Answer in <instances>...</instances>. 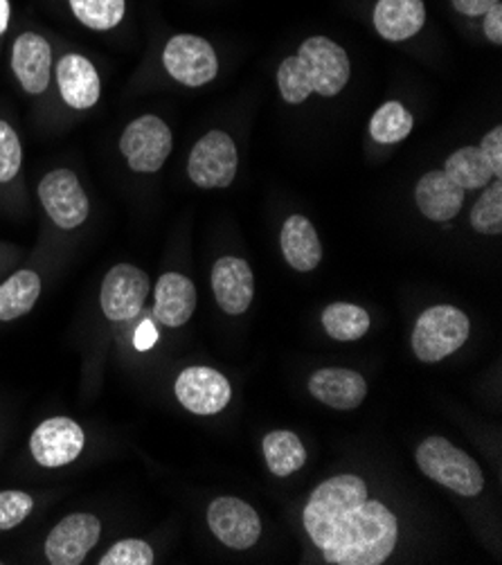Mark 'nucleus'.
I'll list each match as a JSON object with an SVG mask.
<instances>
[{
    "mask_svg": "<svg viewBox=\"0 0 502 565\" xmlns=\"http://www.w3.org/2000/svg\"><path fill=\"white\" fill-rule=\"evenodd\" d=\"M399 536L395 514L378 500H365L337 527L322 547L331 565H381L393 554Z\"/></svg>",
    "mask_w": 502,
    "mask_h": 565,
    "instance_id": "1",
    "label": "nucleus"
},
{
    "mask_svg": "<svg viewBox=\"0 0 502 565\" xmlns=\"http://www.w3.org/2000/svg\"><path fill=\"white\" fill-rule=\"evenodd\" d=\"M350 56L348 52L327 36L307 39L296 56H287L277 84L285 102L302 104L311 93L322 97L339 95L350 82Z\"/></svg>",
    "mask_w": 502,
    "mask_h": 565,
    "instance_id": "2",
    "label": "nucleus"
},
{
    "mask_svg": "<svg viewBox=\"0 0 502 565\" xmlns=\"http://www.w3.org/2000/svg\"><path fill=\"white\" fill-rule=\"evenodd\" d=\"M367 500V484L359 476H337L322 482L305 507V530L322 550L337 527Z\"/></svg>",
    "mask_w": 502,
    "mask_h": 565,
    "instance_id": "3",
    "label": "nucleus"
},
{
    "mask_svg": "<svg viewBox=\"0 0 502 565\" xmlns=\"http://www.w3.org/2000/svg\"><path fill=\"white\" fill-rule=\"evenodd\" d=\"M417 465L419 469L435 482L444 484L446 489L456 491L464 498H476L484 489V476L478 462L456 448L449 439L444 437H426L417 448Z\"/></svg>",
    "mask_w": 502,
    "mask_h": 565,
    "instance_id": "4",
    "label": "nucleus"
},
{
    "mask_svg": "<svg viewBox=\"0 0 502 565\" xmlns=\"http://www.w3.org/2000/svg\"><path fill=\"white\" fill-rule=\"evenodd\" d=\"M471 333L467 313L456 307L439 305L426 309L413 329V352L424 363H439L458 352Z\"/></svg>",
    "mask_w": 502,
    "mask_h": 565,
    "instance_id": "5",
    "label": "nucleus"
},
{
    "mask_svg": "<svg viewBox=\"0 0 502 565\" xmlns=\"http://www.w3.org/2000/svg\"><path fill=\"white\" fill-rule=\"evenodd\" d=\"M237 145L223 131L205 134L192 149L188 160V174L194 185L203 190L228 188L237 177Z\"/></svg>",
    "mask_w": 502,
    "mask_h": 565,
    "instance_id": "6",
    "label": "nucleus"
},
{
    "mask_svg": "<svg viewBox=\"0 0 502 565\" xmlns=\"http://www.w3.org/2000/svg\"><path fill=\"white\" fill-rule=\"evenodd\" d=\"M172 147V129L156 116L133 120L120 138V151L127 164L138 174L158 172L164 160L170 158Z\"/></svg>",
    "mask_w": 502,
    "mask_h": 565,
    "instance_id": "7",
    "label": "nucleus"
},
{
    "mask_svg": "<svg viewBox=\"0 0 502 565\" xmlns=\"http://www.w3.org/2000/svg\"><path fill=\"white\" fill-rule=\"evenodd\" d=\"M39 201L62 231H75L88 218L90 205L79 179L71 169H54L39 183Z\"/></svg>",
    "mask_w": 502,
    "mask_h": 565,
    "instance_id": "8",
    "label": "nucleus"
},
{
    "mask_svg": "<svg viewBox=\"0 0 502 565\" xmlns=\"http://www.w3.org/2000/svg\"><path fill=\"white\" fill-rule=\"evenodd\" d=\"M149 296V277L131 264L110 268L102 281L99 305L110 322H125L136 318Z\"/></svg>",
    "mask_w": 502,
    "mask_h": 565,
    "instance_id": "9",
    "label": "nucleus"
},
{
    "mask_svg": "<svg viewBox=\"0 0 502 565\" xmlns=\"http://www.w3.org/2000/svg\"><path fill=\"white\" fill-rule=\"evenodd\" d=\"M162 64L177 82L185 86H205L218 73L214 47L194 34H179L162 50Z\"/></svg>",
    "mask_w": 502,
    "mask_h": 565,
    "instance_id": "10",
    "label": "nucleus"
},
{
    "mask_svg": "<svg viewBox=\"0 0 502 565\" xmlns=\"http://www.w3.org/2000/svg\"><path fill=\"white\" fill-rule=\"evenodd\" d=\"M86 444L82 426L68 417L43 422L30 437L32 458L45 469H60L75 462Z\"/></svg>",
    "mask_w": 502,
    "mask_h": 565,
    "instance_id": "11",
    "label": "nucleus"
},
{
    "mask_svg": "<svg viewBox=\"0 0 502 565\" xmlns=\"http://www.w3.org/2000/svg\"><path fill=\"white\" fill-rule=\"evenodd\" d=\"M231 381L212 367H188L177 379V399L194 415H216L231 404Z\"/></svg>",
    "mask_w": 502,
    "mask_h": 565,
    "instance_id": "12",
    "label": "nucleus"
},
{
    "mask_svg": "<svg viewBox=\"0 0 502 565\" xmlns=\"http://www.w3.org/2000/svg\"><path fill=\"white\" fill-rule=\"evenodd\" d=\"M212 534L231 550H248L261 536V523L253 507L239 498H216L207 510Z\"/></svg>",
    "mask_w": 502,
    "mask_h": 565,
    "instance_id": "13",
    "label": "nucleus"
},
{
    "mask_svg": "<svg viewBox=\"0 0 502 565\" xmlns=\"http://www.w3.org/2000/svg\"><path fill=\"white\" fill-rule=\"evenodd\" d=\"M102 523L93 514H71L47 534L45 558L52 565H79L97 545Z\"/></svg>",
    "mask_w": 502,
    "mask_h": 565,
    "instance_id": "14",
    "label": "nucleus"
},
{
    "mask_svg": "<svg viewBox=\"0 0 502 565\" xmlns=\"http://www.w3.org/2000/svg\"><path fill=\"white\" fill-rule=\"evenodd\" d=\"M212 291L218 307L228 316L248 311L255 298V277L246 259L221 257L212 268Z\"/></svg>",
    "mask_w": 502,
    "mask_h": 565,
    "instance_id": "15",
    "label": "nucleus"
},
{
    "mask_svg": "<svg viewBox=\"0 0 502 565\" xmlns=\"http://www.w3.org/2000/svg\"><path fill=\"white\" fill-rule=\"evenodd\" d=\"M309 392L329 408L354 411L367 397V383L354 370L324 367L309 379Z\"/></svg>",
    "mask_w": 502,
    "mask_h": 565,
    "instance_id": "16",
    "label": "nucleus"
},
{
    "mask_svg": "<svg viewBox=\"0 0 502 565\" xmlns=\"http://www.w3.org/2000/svg\"><path fill=\"white\" fill-rule=\"evenodd\" d=\"M12 71L30 95H41L50 84L52 71V47L34 32H23L12 47Z\"/></svg>",
    "mask_w": 502,
    "mask_h": 565,
    "instance_id": "17",
    "label": "nucleus"
},
{
    "mask_svg": "<svg viewBox=\"0 0 502 565\" xmlns=\"http://www.w3.org/2000/svg\"><path fill=\"white\" fill-rule=\"evenodd\" d=\"M196 309V289L181 273H164L156 285L153 316L164 327H183Z\"/></svg>",
    "mask_w": 502,
    "mask_h": 565,
    "instance_id": "18",
    "label": "nucleus"
},
{
    "mask_svg": "<svg viewBox=\"0 0 502 565\" xmlns=\"http://www.w3.org/2000/svg\"><path fill=\"white\" fill-rule=\"evenodd\" d=\"M417 207L430 221H451L460 214L464 190L444 172H428L415 190Z\"/></svg>",
    "mask_w": 502,
    "mask_h": 565,
    "instance_id": "19",
    "label": "nucleus"
},
{
    "mask_svg": "<svg viewBox=\"0 0 502 565\" xmlns=\"http://www.w3.org/2000/svg\"><path fill=\"white\" fill-rule=\"evenodd\" d=\"M57 82L64 102L77 110L93 108L99 99V75L95 66L82 54L64 56L57 66Z\"/></svg>",
    "mask_w": 502,
    "mask_h": 565,
    "instance_id": "20",
    "label": "nucleus"
},
{
    "mask_svg": "<svg viewBox=\"0 0 502 565\" xmlns=\"http://www.w3.org/2000/svg\"><path fill=\"white\" fill-rule=\"evenodd\" d=\"M426 23L424 0H378L374 28L385 41H406Z\"/></svg>",
    "mask_w": 502,
    "mask_h": 565,
    "instance_id": "21",
    "label": "nucleus"
},
{
    "mask_svg": "<svg viewBox=\"0 0 502 565\" xmlns=\"http://www.w3.org/2000/svg\"><path fill=\"white\" fill-rule=\"evenodd\" d=\"M280 244L289 266L300 273L313 270L322 259V246H320L318 233L311 225V221L300 214L289 216L285 221Z\"/></svg>",
    "mask_w": 502,
    "mask_h": 565,
    "instance_id": "22",
    "label": "nucleus"
},
{
    "mask_svg": "<svg viewBox=\"0 0 502 565\" xmlns=\"http://www.w3.org/2000/svg\"><path fill=\"white\" fill-rule=\"evenodd\" d=\"M41 296V277L34 270H19L0 285V322L17 320L32 311Z\"/></svg>",
    "mask_w": 502,
    "mask_h": 565,
    "instance_id": "23",
    "label": "nucleus"
},
{
    "mask_svg": "<svg viewBox=\"0 0 502 565\" xmlns=\"http://www.w3.org/2000/svg\"><path fill=\"white\" fill-rule=\"evenodd\" d=\"M264 458L273 476L289 478L307 462V448L291 430H273L264 437Z\"/></svg>",
    "mask_w": 502,
    "mask_h": 565,
    "instance_id": "24",
    "label": "nucleus"
},
{
    "mask_svg": "<svg viewBox=\"0 0 502 565\" xmlns=\"http://www.w3.org/2000/svg\"><path fill=\"white\" fill-rule=\"evenodd\" d=\"M444 172L449 174L451 181H456L462 190H478L489 185L493 179L491 167L487 158L482 156L480 147H462L453 156L446 160Z\"/></svg>",
    "mask_w": 502,
    "mask_h": 565,
    "instance_id": "25",
    "label": "nucleus"
},
{
    "mask_svg": "<svg viewBox=\"0 0 502 565\" xmlns=\"http://www.w3.org/2000/svg\"><path fill=\"white\" fill-rule=\"evenodd\" d=\"M322 327L333 341L352 343L370 331V316L356 305L337 302L322 311Z\"/></svg>",
    "mask_w": 502,
    "mask_h": 565,
    "instance_id": "26",
    "label": "nucleus"
},
{
    "mask_svg": "<svg viewBox=\"0 0 502 565\" xmlns=\"http://www.w3.org/2000/svg\"><path fill=\"white\" fill-rule=\"evenodd\" d=\"M413 127H415V120L406 110V106L399 102H387L381 108H376V113L372 116L370 136L381 145H395L406 140Z\"/></svg>",
    "mask_w": 502,
    "mask_h": 565,
    "instance_id": "27",
    "label": "nucleus"
},
{
    "mask_svg": "<svg viewBox=\"0 0 502 565\" xmlns=\"http://www.w3.org/2000/svg\"><path fill=\"white\" fill-rule=\"evenodd\" d=\"M71 10L79 23L90 30H110L120 25L127 12L125 0H71Z\"/></svg>",
    "mask_w": 502,
    "mask_h": 565,
    "instance_id": "28",
    "label": "nucleus"
},
{
    "mask_svg": "<svg viewBox=\"0 0 502 565\" xmlns=\"http://www.w3.org/2000/svg\"><path fill=\"white\" fill-rule=\"evenodd\" d=\"M471 225L480 235L502 233V183H491L471 210Z\"/></svg>",
    "mask_w": 502,
    "mask_h": 565,
    "instance_id": "29",
    "label": "nucleus"
},
{
    "mask_svg": "<svg viewBox=\"0 0 502 565\" xmlns=\"http://www.w3.org/2000/svg\"><path fill=\"white\" fill-rule=\"evenodd\" d=\"M23 164V147L17 131L0 120V183H10Z\"/></svg>",
    "mask_w": 502,
    "mask_h": 565,
    "instance_id": "30",
    "label": "nucleus"
},
{
    "mask_svg": "<svg viewBox=\"0 0 502 565\" xmlns=\"http://www.w3.org/2000/svg\"><path fill=\"white\" fill-rule=\"evenodd\" d=\"M151 563H153L151 545L138 539L118 541L99 558V565H151Z\"/></svg>",
    "mask_w": 502,
    "mask_h": 565,
    "instance_id": "31",
    "label": "nucleus"
},
{
    "mask_svg": "<svg viewBox=\"0 0 502 565\" xmlns=\"http://www.w3.org/2000/svg\"><path fill=\"white\" fill-rule=\"evenodd\" d=\"M34 510V498L23 491H0V532L14 530Z\"/></svg>",
    "mask_w": 502,
    "mask_h": 565,
    "instance_id": "32",
    "label": "nucleus"
},
{
    "mask_svg": "<svg viewBox=\"0 0 502 565\" xmlns=\"http://www.w3.org/2000/svg\"><path fill=\"white\" fill-rule=\"evenodd\" d=\"M480 151H482V156L487 158L493 177L500 179V174H502V127L491 129V131L482 138Z\"/></svg>",
    "mask_w": 502,
    "mask_h": 565,
    "instance_id": "33",
    "label": "nucleus"
},
{
    "mask_svg": "<svg viewBox=\"0 0 502 565\" xmlns=\"http://www.w3.org/2000/svg\"><path fill=\"white\" fill-rule=\"evenodd\" d=\"M158 341V329L153 327L151 320H142L133 333V345L138 352H147L156 345Z\"/></svg>",
    "mask_w": 502,
    "mask_h": 565,
    "instance_id": "34",
    "label": "nucleus"
},
{
    "mask_svg": "<svg viewBox=\"0 0 502 565\" xmlns=\"http://www.w3.org/2000/svg\"><path fill=\"white\" fill-rule=\"evenodd\" d=\"M484 34L489 41L495 45L502 43V6L495 3L487 14H484Z\"/></svg>",
    "mask_w": 502,
    "mask_h": 565,
    "instance_id": "35",
    "label": "nucleus"
},
{
    "mask_svg": "<svg viewBox=\"0 0 502 565\" xmlns=\"http://www.w3.org/2000/svg\"><path fill=\"white\" fill-rule=\"evenodd\" d=\"M500 0H453V8L467 17H484Z\"/></svg>",
    "mask_w": 502,
    "mask_h": 565,
    "instance_id": "36",
    "label": "nucleus"
},
{
    "mask_svg": "<svg viewBox=\"0 0 502 565\" xmlns=\"http://www.w3.org/2000/svg\"><path fill=\"white\" fill-rule=\"evenodd\" d=\"M10 25V0H0V36L8 32Z\"/></svg>",
    "mask_w": 502,
    "mask_h": 565,
    "instance_id": "37",
    "label": "nucleus"
}]
</instances>
